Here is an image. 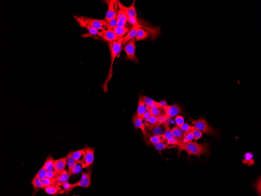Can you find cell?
I'll return each instance as SVG.
<instances>
[{"mask_svg":"<svg viewBox=\"0 0 261 196\" xmlns=\"http://www.w3.org/2000/svg\"><path fill=\"white\" fill-rule=\"evenodd\" d=\"M67 156L54 161L53 163L55 178L56 179L60 176V174L63 171L65 170L67 165Z\"/></svg>","mask_w":261,"mask_h":196,"instance_id":"8fae6325","label":"cell"},{"mask_svg":"<svg viewBox=\"0 0 261 196\" xmlns=\"http://www.w3.org/2000/svg\"><path fill=\"white\" fill-rule=\"evenodd\" d=\"M92 174V167H90L86 173L83 172L81 179L78 182L73 184L74 187H83L88 188L90 187L91 183V177Z\"/></svg>","mask_w":261,"mask_h":196,"instance_id":"8992f818","label":"cell"},{"mask_svg":"<svg viewBox=\"0 0 261 196\" xmlns=\"http://www.w3.org/2000/svg\"><path fill=\"white\" fill-rule=\"evenodd\" d=\"M149 110H146L145 113H144V116H143V119L145 120L146 121L148 119L149 117L151 116Z\"/></svg>","mask_w":261,"mask_h":196,"instance_id":"7dc6e473","label":"cell"},{"mask_svg":"<svg viewBox=\"0 0 261 196\" xmlns=\"http://www.w3.org/2000/svg\"><path fill=\"white\" fill-rule=\"evenodd\" d=\"M149 144L154 145L156 144L163 143L166 140L164 134L163 135L149 137Z\"/></svg>","mask_w":261,"mask_h":196,"instance_id":"44dd1931","label":"cell"},{"mask_svg":"<svg viewBox=\"0 0 261 196\" xmlns=\"http://www.w3.org/2000/svg\"><path fill=\"white\" fill-rule=\"evenodd\" d=\"M81 26L84 27L86 28L89 31L90 34H93L94 35H98L100 36V31H99V30L94 29V28L88 26V25L80 23Z\"/></svg>","mask_w":261,"mask_h":196,"instance_id":"836d02e7","label":"cell"},{"mask_svg":"<svg viewBox=\"0 0 261 196\" xmlns=\"http://www.w3.org/2000/svg\"><path fill=\"white\" fill-rule=\"evenodd\" d=\"M184 144H186L194 140V136L192 131H188L184 133Z\"/></svg>","mask_w":261,"mask_h":196,"instance_id":"1f68e13d","label":"cell"},{"mask_svg":"<svg viewBox=\"0 0 261 196\" xmlns=\"http://www.w3.org/2000/svg\"><path fill=\"white\" fill-rule=\"evenodd\" d=\"M31 184L35 188L45 189L46 188L45 185L44 184L42 180L36 176L33 178L32 181H31Z\"/></svg>","mask_w":261,"mask_h":196,"instance_id":"484cf974","label":"cell"},{"mask_svg":"<svg viewBox=\"0 0 261 196\" xmlns=\"http://www.w3.org/2000/svg\"><path fill=\"white\" fill-rule=\"evenodd\" d=\"M149 111L150 112L151 116L156 117L161 116L164 113V112L163 108H157V107L151 108Z\"/></svg>","mask_w":261,"mask_h":196,"instance_id":"4dcf8cb0","label":"cell"},{"mask_svg":"<svg viewBox=\"0 0 261 196\" xmlns=\"http://www.w3.org/2000/svg\"><path fill=\"white\" fill-rule=\"evenodd\" d=\"M157 119H158V117L151 116L146 121L150 123L151 124H155L157 123Z\"/></svg>","mask_w":261,"mask_h":196,"instance_id":"ee69618b","label":"cell"},{"mask_svg":"<svg viewBox=\"0 0 261 196\" xmlns=\"http://www.w3.org/2000/svg\"><path fill=\"white\" fill-rule=\"evenodd\" d=\"M140 98L143 100L147 106L150 108L157 107V108H162L159 102H156L150 98L145 96H140Z\"/></svg>","mask_w":261,"mask_h":196,"instance_id":"2e32d148","label":"cell"},{"mask_svg":"<svg viewBox=\"0 0 261 196\" xmlns=\"http://www.w3.org/2000/svg\"><path fill=\"white\" fill-rule=\"evenodd\" d=\"M124 38V37L120 38L118 40L113 41L112 42H108V47L110 52L111 63L107 77L105 80V83L102 86L105 93L108 92V84L113 77V64L116 58L120 54L121 51L122 42Z\"/></svg>","mask_w":261,"mask_h":196,"instance_id":"6da1fadb","label":"cell"},{"mask_svg":"<svg viewBox=\"0 0 261 196\" xmlns=\"http://www.w3.org/2000/svg\"><path fill=\"white\" fill-rule=\"evenodd\" d=\"M169 119L167 116L165 114L162 115L161 116L158 117L157 122L156 124L158 125H161L166 121V120Z\"/></svg>","mask_w":261,"mask_h":196,"instance_id":"60d3db41","label":"cell"},{"mask_svg":"<svg viewBox=\"0 0 261 196\" xmlns=\"http://www.w3.org/2000/svg\"><path fill=\"white\" fill-rule=\"evenodd\" d=\"M117 17L112 19L108 22L107 27L111 28V29H114V28L117 26Z\"/></svg>","mask_w":261,"mask_h":196,"instance_id":"b9f144b4","label":"cell"},{"mask_svg":"<svg viewBox=\"0 0 261 196\" xmlns=\"http://www.w3.org/2000/svg\"><path fill=\"white\" fill-rule=\"evenodd\" d=\"M69 177H70L69 176L68 172L64 170L61 172L60 176L56 179V182L62 184L64 183L68 182Z\"/></svg>","mask_w":261,"mask_h":196,"instance_id":"83f0119b","label":"cell"},{"mask_svg":"<svg viewBox=\"0 0 261 196\" xmlns=\"http://www.w3.org/2000/svg\"><path fill=\"white\" fill-rule=\"evenodd\" d=\"M46 177L49 178H55V173L54 171H47Z\"/></svg>","mask_w":261,"mask_h":196,"instance_id":"bcb514c9","label":"cell"},{"mask_svg":"<svg viewBox=\"0 0 261 196\" xmlns=\"http://www.w3.org/2000/svg\"><path fill=\"white\" fill-rule=\"evenodd\" d=\"M146 111V105L144 103L142 99L139 98L138 101V106L137 110V114L141 118L143 119V116Z\"/></svg>","mask_w":261,"mask_h":196,"instance_id":"7402d4cb","label":"cell"},{"mask_svg":"<svg viewBox=\"0 0 261 196\" xmlns=\"http://www.w3.org/2000/svg\"><path fill=\"white\" fill-rule=\"evenodd\" d=\"M242 162L245 165L249 167L254 165L255 162L253 159V154L252 152H246L244 156V158L243 159Z\"/></svg>","mask_w":261,"mask_h":196,"instance_id":"ffe728a7","label":"cell"},{"mask_svg":"<svg viewBox=\"0 0 261 196\" xmlns=\"http://www.w3.org/2000/svg\"><path fill=\"white\" fill-rule=\"evenodd\" d=\"M145 130L146 136L150 137L164 134L165 129L163 126L158 125L156 124H146Z\"/></svg>","mask_w":261,"mask_h":196,"instance_id":"52a82bcc","label":"cell"},{"mask_svg":"<svg viewBox=\"0 0 261 196\" xmlns=\"http://www.w3.org/2000/svg\"><path fill=\"white\" fill-rule=\"evenodd\" d=\"M117 26H125L128 22V17L125 10L120 9L117 15Z\"/></svg>","mask_w":261,"mask_h":196,"instance_id":"5bb4252c","label":"cell"},{"mask_svg":"<svg viewBox=\"0 0 261 196\" xmlns=\"http://www.w3.org/2000/svg\"><path fill=\"white\" fill-rule=\"evenodd\" d=\"M82 169L83 167L81 164H78V163L75 164L72 168L69 170L68 173L69 177H71L72 175L79 173L81 172Z\"/></svg>","mask_w":261,"mask_h":196,"instance_id":"f546056e","label":"cell"},{"mask_svg":"<svg viewBox=\"0 0 261 196\" xmlns=\"http://www.w3.org/2000/svg\"><path fill=\"white\" fill-rule=\"evenodd\" d=\"M181 130L184 132L188 131H192L194 129V126H192L187 123H184L180 127H178Z\"/></svg>","mask_w":261,"mask_h":196,"instance_id":"8d00e7d4","label":"cell"},{"mask_svg":"<svg viewBox=\"0 0 261 196\" xmlns=\"http://www.w3.org/2000/svg\"><path fill=\"white\" fill-rule=\"evenodd\" d=\"M166 143L167 145H174L178 147L183 144L184 143L183 140H178L174 137L172 140L166 142Z\"/></svg>","mask_w":261,"mask_h":196,"instance_id":"d590c367","label":"cell"},{"mask_svg":"<svg viewBox=\"0 0 261 196\" xmlns=\"http://www.w3.org/2000/svg\"><path fill=\"white\" fill-rule=\"evenodd\" d=\"M140 24L133 26L130 30L129 31L128 34L125 37H124L123 41L122 42V45H125L130 40L132 39L136 38L137 34L138 29L140 28Z\"/></svg>","mask_w":261,"mask_h":196,"instance_id":"4fadbf2b","label":"cell"},{"mask_svg":"<svg viewBox=\"0 0 261 196\" xmlns=\"http://www.w3.org/2000/svg\"><path fill=\"white\" fill-rule=\"evenodd\" d=\"M193 135L194 136V140H199L202 137V133L201 130H199V129L194 128L192 131Z\"/></svg>","mask_w":261,"mask_h":196,"instance_id":"ab89813d","label":"cell"},{"mask_svg":"<svg viewBox=\"0 0 261 196\" xmlns=\"http://www.w3.org/2000/svg\"><path fill=\"white\" fill-rule=\"evenodd\" d=\"M178 148L179 156L182 151H184L187 153L188 156L194 155L198 157L201 155L208 154L209 151L208 145L205 142L199 144L197 142L191 141L178 146Z\"/></svg>","mask_w":261,"mask_h":196,"instance_id":"7a4b0ae2","label":"cell"},{"mask_svg":"<svg viewBox=\"0 0 261 196\" xmlns=\"http://www.w3.org/2000/svg\"><path fill=\"white\" fill-rule=\"evenodd\" d=\"M54 162V160L52 156H48L43 167L46 169L47 171H54V166H53Z\"/></svg>","mask_w":261,"mask_h":196,"instance_id":"cb8c5ba5","label":"cell"},{"mask_svg":"<svg viewBox=\"0 0 261 196\" xmlns=\"http://www.w3.org/2000/svg\"><path fill=\"white\" fill-rule=\"evenodd\" d=\"M100 36L106 40L107 42L118 40L120 38L116 36L114 30L108 27L105 28L100 31Z\"/></svg>","mask_w":261,"mask_h":196,"instance_id":"7c38bea8","label":"cell"},{"mask_svg":"<svg viewBox=\"0 0 261 196\" xmlns=\"http://www.w3.org/2000/svg\"><path fill=\"white\" fill-rule=\"evenodd\" d=\"M175 121L177 127H180L184 123V118L183 116L177 115L175 118Z\"/></svg>","mask_w":261,"mask_h":196,"instance_id":"7bdbcfd3","label":"cell"},{"mask_svg":"<svg viewBox=\"0 0 261 196\" xmlns=\"http://www.w3.org/2000/svg\"><path fill=\"white\" fill-rule=\"evenodd\" d=\"M163 126H164L165 129L164 135L166 137V140H167L166 142L172 140L174 137L173 135L171 128L170 127L169 123H166V122L163 123Z\"/></svg>","mask_w":261,"mask_h":196,"instance_id":"603a6c76","label":"cell"},{"mask_svg":"<svg viewBox=\"0 0 261 196\" xmlns=\"http://www.w3.org/2000/svg\"><path fill=\"white\" fill-rule=\"evenodd\" d=\"M128 22L130 24L133 25V26L139 25L137 18H128Z\"/></svg>","mask_w":261,"mask_h":196,"instance_id":"f6af8a7d","label":"cell"},{"mask_svg":"<svg viewBox=\"0 0 261 196\" xmlns=\"http://www.w3.org/2000/svg\"><path fill=\"white\" fill-rule=\"evenodd\" d=\"M47 170L43 167H42L36 176L43 180L46 177Z\"/></svg>","mask_w":261,"mask_h":196,"instance_id":"74e56055","label":"cell"},{"mask_svg":"<svg viewBox=\"0 0 261 196\" xmlns=\"http://www.w3.org/2000/svg\"><path fill=\"white\" fill-rule=\"evenodd\" d=\"M154 146L155 147V149L157 150V151H159V152H161V151L163 150L166 149H171L172 148H178V146H176V145H169L163 143L154 145Z\"/></svg>","mask_w":261,"mask_h":196,"instance_id":"4316f807","label":"cell"},{"mask_svg":"<svg viewBox=\"0 0 261 196\" xmlns=\"http://www.w3.org/2000/svg\"><path fill=\"white\" fill-rule=\"evenodd\" d=\"M72 152L69 153L67 156V165L69 167V169L72 168L77 163L75 162L74 159L72 157Z\"/></svg>","mask_w":261,"mask_h":196,"instance_id":"d6a6232c","label":"cell"},{"mask_svg":"<svg viewBox=\"0 0 261 196\" xmlns=\"http://www.w3.org/2000/svg\"><path fill=\"white\" fill-rule=\"evenodd\" d=\"M164 110L165 114L169 119L179 114L182 113V107L177 104L169 106L166 105L163 107Z\"/></svg>","mask_w":261,"mask_h":196,"instance_id":"30bf717a","label":"cell"},{"mask_svg":"<svg viewBox=\"0 0 261 196\" xmlns=\"http://www.w3.org/2000/svg\"><path fill=\"white\" fill-rule=\"evenodd\" d=\"M105 3L108 4V9L104 20L108 22L117 17V4L116 1L111 0L105 1Z\"/></svg>","mask_w":261,"mask_h":196,"instance_id":"9c48e42d","label":"cell"},{"mask_svg":"<svg viewBox=\"0 0 261 196\" xmlns=\"http://www.w3.org/2000/svg\"><path fill=\"white\" fill-rule=\"evenodd\" d=\"M85 152V157L82 162L80 164L83 168H86L90 167L93 162L94 160V154L95 149L94 148L85 147L84 148Z\"/></svg>","mask_w":261,"mask_h":196,"instance_id":"ba28073f","label":"cell"},{"mask_svg":"<svg viewBox=\"0 0 261 196\" xmlns=\"http://www.w3.org/2000/svg\"><path fill=\"white\" fill-rule=\"evenodd\" d=\"M149 36V33L147 31L141 28L138 29L137 34L136 37V41L144 40L147 39Z\"/></svg>","mask_w":261,"mask_h":196,"instance_id":"d4e9b609","label":"cell"},{"mask_svg":"<svg viewBox=\"0 0 261 196\" xmlns=\"http://www.w3.org/2000/svg\"><path fill=\"white\" fill-rule=\"evenodd\" d=\"M44 184L46 187L48 186L54 184L56 182V179L55 178H49L46 177L42 180Z\"/></svg>","mask_w":261,"mask_h":196,"instance_id":"f35d334b","label":"cell"},{"mask_svg":"<svg viewBox=\"0 0 261 196\" xmlns=\"http://www.w3.org/2000/svg\"><path fill=\"white\" fill-rule=\"evenodd\" d=\"M77 20H78L79 23L88 25L97 30H102L108 27V22L104 20L96 19L89 17H82L78 18Z\"/></svg>","mask_w":261,"mask_h":196,"instance_id":"277c9868","label":"cell"},{"mask_svg":"<svg viewBox=\"0 0 261 196\" xmlns=\"http://www.w3.org/2000/svg\"><path fill=\"white\" fill-rule=\"evenodd\" d=\"M62 186V184L56 182L54 184L48 186L45 188V190L46 193L49 195H55L57 193L59 192V191L60 190V186Z\"/></svg>","mask_w":261,"mask_h":196,"instance_id":"e0dca14e","label":"cell"},{"mask_svg":"<svg viewBox=\"0 0 261 196\" xmlns=\"http://www.w3.org/2000/svg\"><path fill=\"white\" fill-rule=\"evenodd\" d=\"M63 187L64 188V192L66 194H68L71 192L74 187L73 184H70L69 182L63 183Z\"/></svg>","mask_w":261,"mask_h":196,"instance_id":"e575fe53","label":"cell"},{"mask_svg":"<svg viewBox=\"0 0 261 196\" xmlns=\"http://www.w3.org/2000/svg\"><path fill=\"white\" fill-rule=\"evenodd\" d=\"M172 131L173 135L175 138L178 139V140H183L184 139V133H182V131L179 129L177 126L173 128L171 130Z\"/></svg>","mask_w":261,"mask_h":196,"instance_id":"f1b7e54d","label":"cell"},{"mask_svg":"<svg viewBox=\"0 0 261 196\" xmlns=\"http://www.w3.org/2000/svg\"><path fill=\"white\" fill-rule=\"evenodd\" d=\"M131 29V28L127 27L126 26L124 27L117 26L114 28L113 30L117 37L121 38L124 37V36L127 33H128Z\"/></svg>","mask_w":261,"mask_h":196,"instance_id":"d6986e66","label":"cell"},{"mask_svg":"<svg viewBox=\"0 0 261 196\" xmlns=\"http://www.w3.org/2000/svg\"><path fill=\"white\" fill-rule=\"evenodd\" d=\"M188 121L191 122L192 124L194 125L195 128L199 129L204 134L213 135L217 133L216 130L209 125L203 118H201L197 120L189 118Z\"/></svg>","mask_w":261,"mask_h":196,"instance_id":"3957f363","label":"cell"},{"mask_svg":"<svg viewBox=\"0 0 261 196\" xmlns=\"http://www.w3.org/2000/svg\"><path fill=\"white\" fill-rule=\"evenodd\" d=\"M85 152L84 149L79 151H74L72 153V156L77 163L80 164L83 162L85 157Z\"/></svg>","mask_w":261,"mask_h":196,"instance_id":"ac0fdd59","label":"cell"},{"mask_svg":"<svg viewBox=\"0 0 261 196\" xmlns=\"http://www.w3.org/2000/svg\"><path fill=\"white\" fill-rule=\"evenodd\" d=\"M136 41V39H132L130 40L125 46L124 50L126 54V56L125 58V60H130L135 62L138 63L139 62V60L135 56Z\"/></svg>","mask_w":261,"mask_h":196,"instance_id":"5b68a950","label":"cell"},{"mask_svg":"<svg viewBox=\"0 0 261 196\" xmlns=\"http://www.w3.org/2000/svg\"><path fill=\"white\" fill-rule=\"evenodd\" d=\"M143 120L142 118L138 116L137 114L134 115L133 118V125L136 129H141L143 133L146 135L145 125L143 123Z\"/></svg>","mask_w":261,"mask_h":196,"instance_id":"9a60e30c","label":"cell"},{"mask_svg":"<svg viewBox=\"0 0 261 196\" xmlns=\"http://www.w3.org/2000/svg\"><path fill=\"white\" fill-rule=\"evenodd\" d=\"M160 105L161 106V107H164L165 106H166L167 105V104L166 103V101L165 100H162L160 101V102H159Z\"/></svg>","mask_w":261,"mask_h":196,"instance_id":"c3c4849f","label":"cell"}]
</instances>
